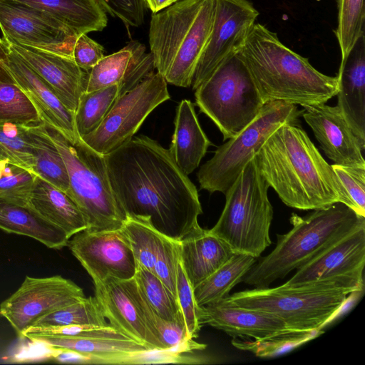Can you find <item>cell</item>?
Listing matches in <instances>:
<instances>
[{"mask_svg": "<svg viewBox=\"0 0 365 365\" xmlns=\"http://www.w3.org/2000/svg\"><path fill=\"white\" fill-rule=\"evenodd\" d=\"M51 350H70L89 357L91 364H138L141 354L150 350L128 337L33 335L26 337Z\"/></svg>", "mask_w": 365, "mask_h": 365, "instance_id": "23", "label": "cell"}, {"mask_svg": "<svg viewBox=\"0 0 365 365\" xmlns=\"http://www.w3.org/2000/svg\"><path fill=\"white\" fill-rule=\"evenodd\" d=\"M67 326L111 327L96 297L91 296L40 317L29 328Z\"/></svg>", "mask_w": 365, "mask_h": 365, "instance_id": "32", "label": "cell"}, {"mask_svg": "<svg viewBox=\"0 0 365 365\" xmlns=\"http://www.w3.org/2000/svg\"><path fill=\"white\" fill-rule=\"evenodd\" d=\"M331 168L339 180L347 198V206L365 217V167L334 164Z\"/></svg>", "mask_w": 365, "mask_h": 365, "instance_id": "42", "label": "cell"}, {"mask_svg": "<svg viewBox=\"0 0 365 365\" xmlns=\"http://www.w3.org/2000/svg\"><path fill=\"white\" fill-rule=\"evenodd\" d=\"M337 77V106L365 149V36L356 42L340 63Z\"/></svg>", "mask_w": 365, "mask_h": 365, "instance_id": "22", "label": "cell"}, {"mask_svg": "<svg viewBox=\"0 0 365 365\" xmlns=\"http://www.w3.org/2000/svg\"><path fill=\"white\" fill-rule=\"evenodd\" d=\"M200 321L233 338L262 339L292 331L271 314L235 305L225 298L201 307Z\"/></svg>", "mask_w": 365, "mask_h": 365, "instance_id": "21", "label": "cell"}, {"mask_svg": "<svg viewBox=\"0 0 365 365\" xmlns=\"http://www.w3.org/2000/svg\"><path fill=\"white\" fill-rule=\"evenodd\" d=\"M178 1V0H145V3L146 6L154 14L173 5Z\"/></svg>", "mask_w": 365, "mask_h": 365, "instance_id": "48", "label": "cell"}, {"mask_svg": "<svg viewBox=\"0 0 365 365\" xmlns=\"http://www.w3.org/2000/svg\"><path fill=\"white\" fill-rule=\"evenodd\" d=\"M104 157L113 193L127 217L146 219L178 242L201 227L197 188L169 149L147 136H133Z\"/></svg>", "mask_w": 365, "mask_h": 365, "instance_id": "1", "label": "cell"}, {"mask_svg": "<svg viewBox=\"0 0 365 365\" xmlns=\"http://www.w3.org/2000/svg\"><path fill=\"white\" fill-rule=\"evenodd\" d=\"M133 278L143 297L158 315L166 321L178 322L185 327L176 298L153 272L138 266Z\"/></svg>", "mask_w": 365, "mask_h": 365, "instance_id": "35", "label": "cell"}, {"mask_svg": "<svg viewBox=\"0 0 365 365\" xmlns=\"http://www.w3.org/2000/svg\"><path fill=\"white\" fill-rule=\"evenodd\" d=\"M323 332L322 329L290 331L262 339L233 338L231 342L240 350L250 351L259 357L269 358L287 353L319 336Z\"/></svg>", "mask_w": 365, "mask_h": 365, "instance_id": "36", "label": "cell"}, {"mask_svg": "<svg viewBox=\"0 0 365 365\" xmlns=\"http://www.w3.org/2000/svg\"><path fill=\"white\" fill-rule=\"evenodd\" d=\"M365 227L347 235L297 269L284 286L328 279H348L364 284Z\"/></svg>", "mask_w": 365, "mask_h": 365, "instance_id": "16", "label": "cell"}, {"mask_svg": "<svg viewBox=\"0 0 365 365\" xmlns=\"http://www.w3.org/2000/svg\"><path fill=\"white\" fill-rule=\"evenodd\" d=\"M179 261V242L162 235L153 273L175 298L176 277Z\"/></svg>", "mask_w": 365, "mask_h": 365, "instance_id": "43", "label": "cell"}, {"mask_svg": "<svg viewBox=\"0 0 365 365\" xmlns=\"http://www.w3.org/2000/svg\"><path fill=\"white\" fill-rule=\"evenodd\" d=\"M338 25L335 30L343 62L357 40L365 34L364 0H338Z\"/></svg>", "mask_w": 365, "mask_h": 365, "instance_id": "37", "label": "cell"}, {"mask_svg": "<svg viewBox=\"0 0 365 365\" xmlns=\"http://www.w3.org/2000/svg\"><path fill=\"white\" fill-rule=\"evenodd\" d=\"M296 106L282 101L266 102L251 123L218 147L213 157L201 166L197 175L200 189L225 194L277 128L287 123H297L302 110Z\"/></svg>", "mask_w": 365, "mask_h": 365, "instance_id": "10", "label": "cell"}, {"mask_svg": "<svg viewBox=\"0 0 365 365\" xmlns=\"http://www.w3.org/2000/svg\"><path fill=\"white\" fill-rule=\"evenodd\" d=\"M106 12L120 19L127 28L138 27L144 21L145 0H96Z\"/></svg>", "mask_w": 365, "mask_h": 365, "instance_id": "44", "label": "cell"}, {"mask_svg": "<svg viewBox=\"0 0 365 365\" xmlns=\"http://www.w3.org/2000/svg\"><path fill=\"white\" fill-rule=\"evenodd\" d=\"M364 284L347 279H328L295 286L255 288L229 295L230 303L271 314L292 331L322 327L339 314L348 297Z\"/></svg>", "mask_w": 365, "mask_h": 365, "instance_id": "6", "label": "cell"}, {"mask_svg": "<svg viewBox=\"0 0 365 365\" xmlns=\"http://www.w3.org/2000/svg\"><path fill=\"white\" fill-rule=\"evenodd\" d=\"M145 51L143 44L137 41H130L118 51L105 56L88 71L85 91L91 92L119 85L133 63Z\"/></svg>", "mask_w": 365, "mask_h": 365, "instance_id": "31", "label": "cell"}, {"mask_svg": "<svg viewBox=\"0 0 365 365\" xmlns=\"http://www.w3.org/2000/svg\"><path fill=\"white\" fill-rule=\"evenodd\" d=\"M26 129L32 149L34 173L67 192L69 180L65 163L56 145L45 133L43 122L27 125Z\"/></svg>", "mask_w": 365, "mask_h": 365, "instance_id": "29", "label": "cell"}, {"mask_svg": "<svg viewBox=\"0 0 365 365\" xmlns=\"http://www.w3.org/2000/svg\"><path fill=\"white\" fill-rule=\"evenodd\" d=\"M53 357L59 362L91 364L89 357L70 350H53Z\"/></svg>", "mask_w": 365, "mask_h": 365, "instance_id": "46", "label": "cell"}, {"mask_svg": "<svg viewBox=\"0 0 365 365\" xmlns=\"http://www.w3.org/2000/svg\"><path fill=\"white\" fill-rule=\"evenodd\" d=\"M180 262L192 288L235 253L210 230L200 227L179 242Z\"/></svg>", "mask_w": 365, "mask_h": 365, "instance_id": "24", "label": "cell"}, {"mask_svg": "<svg viewBox=\"0 0 365 365\" xmlns=\"http://www.w3.org/2000/svg\"><path fill=\"white\" fill-rule=\"evenodd\" d=\"M127 237L138 266L154 272L162 234L146 219L127 217L120 228Z\"/></svg>", "mask_w": 365, "mask_h": 365, "instance_id": "34", "label": "cell"}, {"mask_svg": "<svg viewBox=\"0 0 365 365\" xmlns=\"http://www.w3.org/2000/svg\"><path fill=\"white\" fill-rule=\"evenodd\" d=\"M3 42L6 48L3 65L15 83L32 102L42 121L71 141L80 138L75 127L74 113L64 106L53 88L39 75L4 40Z\"/></svg>", "mask_w": 365, "mask_h": 365, "instance_id": "17", "label": "cell"}, {"mask_svg": "<svg viewBox=\"0 0 365 365\" xmlns=\"http://www.w3.org/2000/svg\"><path fill=\"white\" fill-rule=\"evenodd\" d=\"M259 171L288 207L317 210L347 198L331 165L297 123L277 128L255 156Z\"/></svg>", "mask_w": 365, "mask_h": 365, "instance_id": "2", "label": "cell"}, {"mask_svg": "<svg viewBox=\"0 0 365 365\" xmlns=\"http://www.w3.org/2000/svg\"><path fill=\"white\" fill-rule=\"evenodd\" d=\"M302 115L334 164L365 167L363 149L337 106H304Z\"/></svg>", "mask_w": 365, "mask_h": 365, "instance_id": "19", "label": "cell"}, {"mask_svg": "<svg viewBox=\"0 0 365 365\" xmlns=\"http://www.w3.org/2000/svg\"><path fill=\"white\" fill-rule=\"evenodd\" d=\"M68 237L88 228L86 220L68 194L36 175L28 206Z\"/></svg>", "mask_w": 365, "mask_h": 365, "instance_id": "25", "label": "cell"}, {"mask_svg": "<svg viewBox=\"0 0 365 365\" xmlns=\"http://www.w3.org/2000/svg\"><path fill=\"white\" fill-rule=\"evenodd\" d=\"M43 128L63 159L69 180L66 193L83 214L87 229L93 232L120 229L127 216L113 193L104 155L81 138L71 141L43 122Z\"/></svg>", "mask_w": 365, "mask_h": 365, "instance_id": "7", "label": "cell"}, {"mask_svg": "<svg viewBox=\"0 0 365 365\" xmlns=\"http://www.w3.org/2000/svg\"><path fill=\"white\" fill-rule=\"evenodd\" d=\"M26 126L0 123V163L7 162L34 173L32 149Z\"/></svg>", "mask_w": 365, "mask_h": 365, "instance_id": "39", "label": "cell"}, {"mask_svg": "<svg viewBox=\"0 0 365 365\" xmlns=\"http://www.w3.org/2000/svg\"><path fill=\"white\" fill-rule=\"evenodd\" d=\"M176 299L185 322L187 336L194 339L198 336L202 327L200 321L201 307L196 303L193 288L180 261L176 277Z\"/></svg>", "mask_w": 365, "mask_h": 365, "instance_id": "41", "label": "cell"}, {"mask_svg": "<svg viewBox=\"0 0 365 365\" xmlns=\"http://www.w3.org/2000/svg\"><path fill=\"white\" fill-rule=\"evenodd\" d=\"M195 91L196 104L217 125L224 140L233 138L251 123L264 104L237 53L222 61Z\"/></svg>", "mask_w": 365, "mask_h": 365, "instance_id": "9", "label": "cell"}, {"mask_svg": "<svg viewBox=\"0 0 365 365\" xmlns=\"http://www.w3.org/2000/svg\"><path fill=\"white\" fill-rule=\"evenodd\" d=\"M6 57V48L2 38H0V83H15L14 79L3 65V60Z\"/></svg>", "mask_w": 365, "mask_h": 365, "instance_id": "47", "label": "cell"}, {"mask_svg": "<svg viewBox=\"0 0 365 365\" xmlns=\"http://www.w3.org/2000/svg\"><path fill=\"white\" fill-rule=\"evenodd\" d=\"M268 188L254 157L225 192L224 209L210 230L234 252L257 259L272 244L269 230L274 212Z\"/></svg>", "mask_w": 365, "mask_h": 365, "instance_id": "8", "label": "cell"}, {"mask_svg": "<svg viewBox=\"0 0 365 365\" xmlns=\"http://www.w3.org/2000/svg\"><path fill=\"white\" fill-rule=\"evenodd\" d=\"M46 12L76 35L100 31L107 26L106 12L96 0H15Z\"/></svg>", "mask_w": 365, "mask_h": 365, "instance_id": "28", "label": "cell"}, {"mask_svg": "<svg viewBox=\"0 0 365 365\" xmlns=\"http://www.w3.org/2000/svg\"><path fill=\"white\" fill-rule=\"evenodd\" d=\"M36 175L27 169L7 163L0 178V199L27 207Z\"/></svg>", "mask_w": 365, "mask_h": 365, "instance_id": "40", "label": "cell"}, {"mask_svg": "<svg viewBox=\"0 0 365 365\" xmlns=\"http://www.w3.org/2000/svg\"><path fill=\"white\" fill-rule=\"evenodd\" d=\"M3 40L55 91L64 106L75 113L79 98L86 91L88 71L72 57Z\"/></svg>", "mask_w": 365, "mask_h": 365, "instance_id": "18", "label": "cell"}, {"mask_svg": "<svg viewBox=\"0 0 365 365\" xmlns=\"http://www.w3.org/2000/svg\"><path fill=\"white\" fill-rule=\"evenodd\" d=\"M167 83L158 72L148 76L119 96L99 126L81 140L103 155L119 148L134 136L156 107L170 99Z\"/></svg>", "mask_w": 365, "mask_h": 365, "instance_id": "11", "label": "cell"}, {"mask_svg": "<svg viewBox=\"0 0 365 365\" xmlns=\"http://www.w3.org/2000/svg\"><path fill=\"white\" fill-rule=\"evenodd\" d=\"M102 45L88 37L86 34L77 36L72 51L75 63L84 71L91 69L104 56Z\"/></svg>", "mask_w": 365, "mask_h": 365, "instance_id": "45", "label": "cell"}, {"mask_svg": "<svg viewBox=\"0 0 365 365\" xmlns=\"http://www.w3.org/2000/svg\"><path fill=\"white\" fill-rule=\"evenodd\" d=\"M119 85L94 91H84L80 96L74 113L78 135L82 138L94 131L102 123L118 97Z\"/></svg>", "mask_w": 365, "mask_h": 365, "instance_id": "33", "label": "cell"}, {"mask_svg": "<svg viewBox=\"0 0 365 365\" xmlns=\"http://www.w3.org/2000/svg\"><path fill=\"white\" fill-rule=\"evenodd\" d=\"M174 124L169 150L176 164L188 175L199 166L212 143L202 129L194 104L189 100L183 99L179 103Z\"/></svg>", "mask_w": 365, "mask_h": 365, "instance_id": "26", "label": "cell"}, {"mask_svg": "<svg viewBox=\"0 0 365 365\" xmlns=\"http://www.w3.org/2000/svg\"><path fill=\"white\" fill-rule=\"evenodd\" d=\"M0 229L31 237L51 249L60 250L68 245L66 233L45 220L29 207L0 199Z\"/></svg>", "mask_w": 365, "mask_h": 365, "instance_id": "27", "label": "cell"}, {"mask_svg": "<svg viewBox=\"0 0 365 365\" xmlns=\"http://www.w3.org/2000/svg\"><path fill=\"white\" fill-rule=\"evenodd\" d=\"M86 297L78 285L61 275L26 276L19 288L0 304V314L17 335L40 317Z\"/></svg>", "mask_w": 365, "mask_h": 365, "instance_id": "12", "label": "cell"}, {"mask_svg": "<svg viewBox=\"0 0 365 365\" xmlns=\"http://www.w3.org/2000/svg\"><path fill=\"white\" fill-rule=\"evenodd\" d=\"M42 122L32 102L16 83H0V123L34 125Z\"/></svg>", "mask_w": 365, "mask_h": 365, "instance_id": "38", "label": "cell"}, {"mask_svg": "<svg viewBox=\"0 0 365 365\" xmlns=\"http://www.w3.org/2000/svg\"><path fill=\"white\" fill-rule=\"evenodd\" d=\"M289 221L292 228L277 235L274 249L255 262L242 282L257 288L268 287L347 235L365 227V217L340 202L303 217L292 213Z\"/></svg>", "mask_w": 365, "mask_h": 365, "instance_id": "4", "label": "cell"}, {"mask_svg": "<svg viewBox=\"0 0 365 365\" xmlns=\"http://www.w3.org/2000/svg\"><path fill=\"white\" fill-rule=\"evenodd\" d=\"M0 29L5 39L69 57L78 36L46 12L15 0H0Z\"/></svg>", "mask_w": 365, "mask_h": 365, "instance_id": "13", "label": "cell"}, {"mask_svg": "<svg viewBox=\"0 0 365 365\" xmlns=\"http://www.w3.org/2000/svg\"><path fill=\"white\" fill-rule=\"evenodd\" d=\"M214 0H181L154 13L149 45L154 66L166 82L189 87L210 36Z\"/></svg>", "mask_w": 365, "mask_h": 365, "instance_id": "5", "label": "cell"}, {"mask_svg": "<svg viewBox=\"0 0 365 365\" xmlns=\"http://www.w3.org/2000/svg\"><path fill=\"white\" fill-rule=\"evenodd\" d=\"M93 284L95 297L112 327L150 349L163 350L145 325L132 291L131 279L107 277Z\"/></svg>", "mask_w": 365, "mask_h": 365, "instance_id": "20", "label": "cell"}, {"mask_svg": "<svg viewBox=\"0 0 365 365\" xmlns=\"http://www.w3.org/2000/svg\"><path fill=\"white\" fill-rule=\"evenodd\" d=\"M237 55L264 103L322 104L337 94L336 76L317 71L308 58L287 47L276 33L261 24L253 25Z\"/></svg>", "mask_w": 365, "mask_h": 365, "instance_id": "3", "label": "cell"}, {"mask_svg": "<svg viewBox=\"0 0 365 365\" xmlns=\"http://www.w3.org/2000/svg\"><path fill=\"white\" fill-rule=\"evenodd\" d=\"M215 16L210 36L196 67L195 90L225 58L243 46L259 16L250 0H214Z\"/></svg>", "mask_w": 365, "mask_h": 365, "instance_id": "14", "label": "cell"}, {"mask_svg": "<svg viewBox=\"0 0 365 365\" xmlns=\"http://www.w3.org/2000/svg\"><path fill=\"white\" fill-rule=\"evenodd\" d=\"M256 262V258L242 253H235L220 268L193 289L199 307L217 302L229 296L230 290Z\"/></svg>", "mask_w": 365, "mask_h": 365, "instance_id": "30", "label": "cell"}, {"mask_svg": "<svg viewBox=\"0 0 365 365\" xmlns=\"http://www.w3.org/2000/svg\"><path fill=\"white\" fill-rule=\"evenodd\" d=\"M93 282L107 277H134L138 264L121 229L93 232L85 229L70 237L67 245Z\"/></svg>", "mask_w": 365, "mask_h": 365, "instance_id": "15", "label": "cell"}]
</instances>
